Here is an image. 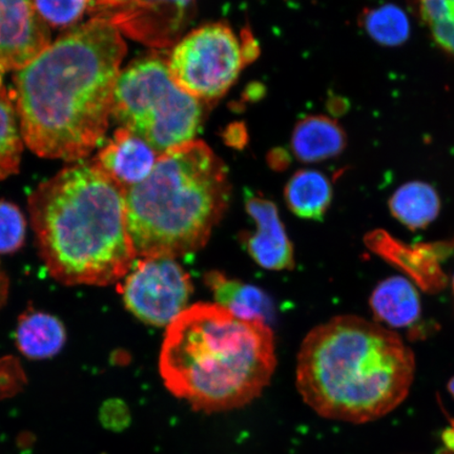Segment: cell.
Segmentation results:
<instances>
[{
	"label": "cell",
	"mask_w": 454,
	"mask_h": 454,
	"mask_svg": "<svg viewBox=\"0 0 454 454\" xmlns=\"http://www.w3.org/2000/svg\"><path fill=\"white\" fill-rule=\"evenodd\" d=\"M126 52L121 31L93 17L17 70L12 96L28 149L67 161L98 149Z\"/></svg>",
	"instance_id": "obj_1"
},
{
	"label": "cell",
	"mask_w": 454,
	"mask_h": 454,
	"mask_svg": "<svg viewBox=\"0 0 454 454\" xmlns=\"http://www.w3.org/2000/svg\"><path fill=\"white\" fill-rule=\"evenodd\" d=\"M416 357L399 334L344 315L315 327L298 355L297 388L319 416L365 424L387 416L411 393Z\"/></svg>",
	"instance_id": "obj_2"
},
{
	"label": "cell",
	"mask_w": 454,
	"mask_h": 454,
	"mask_svg": "<svg viewBox=\"0 0 454 454\" xmlns=\"http://www.w3.org/2000/svg\"><path fill=\"white\" fill-rule=\"evenodd\" d=\"M126 192L94 163L62 169L32 192L33 230L54 279L106 286L133 269Z\"/></svg>",
	"instance_id": "obj_3"
},
{
	"label": "cell",
	"mask_w": 454,
	"mask_h": 454,
	"mask_svg": "<svg viewBox=\"0 0 454 454\" xmlns=\"http://www.w3.org/2000/svg\"><path fill=\"white\" fill-rule=\"evenodd\" d=\"M277 364L270 325L242 320L218 304L191 306L168 327L159 371L169 393L207 413L249 404Z\"/></svg>",
	"instance_id": "obj_4"
},
{
	"label": "cell",
	"mask_w": 454,
	"mask_h": 454,
	"mask_svg": "<svg viewBox=\"0 0 454 454\" xmlns=\"http://www.w3.org/2000/svg\"><path fill=\"white\" fill-rule=\"evenodd\" d=\"M230 199L227 168L206 144L192 140L163 153L149 177L126 192L136 254L176 259L199 251Z\"/></svg>",
	"instance_id": "obj_5"
},
{
	"label": "cell",
	"mask_w": 454,
	"mask_h": 454,
	"mask_svg": "<svg viewBox=\"0 0 454 454\" xmlns=\"http://www.w3.org/2000/svg\"><path fill=\"white\" fill-rule=\"evenodd\" d=\"M112 115L163 154L195 137L202 106L175 83L166 62L149 56L119 74Z\"/></svg>",
	"instance_id": "obj_6"
},
{
	"label": "cell",
	"mask_w": 454,
	"mask_h": 454,
	"mask_svg": "<svg viewBox=\"0 0 454 454\" xmlns=\"http://www.w3.org/2000/svg\"><path fill=\"white\" fill-rule=\"evenodd\" d=\"M251 33L238 36L223 24L204 26L187 34L169 55L173 81L197 99L214 100L229 90L258 54Z\"/></svg>",
	"instance_id": "obj_7"
},
{
	"label": "cell",
	"mask_w": 454,
	"mask_h": 454,
	"mask_svg": "<svg viewBox=\"0 0 454 454\" xmlns=\"http://www.w3.org/2000/svg\"><path fill=\"white\" fill-rule=\"evenodd\" d=\"M123 302L146 325L167 326L186 309L192 294L191 278L170 258H142L118 287Z\"/></svg>",
	"instance_id": "obj_8"
},
{
	"label": "cell",
	"mask_w": 454,
	"mask_h": 454,
	"mask_svg": "<svg viewBox=\"0 0 454 454\" xmlns=\"http://www.w3.org/2000/svg\"><path fill=\"white\" fill-rule=\"evenodd\" d=\"M32 0H0V65L20 70L50 44Z\"/></svg>",
	"instance_id": "obj_9"
},
{
	"label": "cell",
	"mask_w": 454,
	"mask_h": 454,
	"mask_svg": "<svg viewBox=\"0 0 454 454\" xmlns=\"http://www.w3.org/2000/svg\"><path fill=\"white\" fill-rule=\"evenodd\" d=\"M246 207L257 226L253 234L244 237V246L254 262L268 270H293V244L276 204L254 192H247Z\"/></svg>",
	"instance_id": "obj_10"
},
{
	"label": "cell",
	"mask_w": 454,
	"mask_h": 454,
	"mask_svg": "<svg viewBox=\"0 0 454 454\" xmlns=\"http://www.w3.org/2000/svg\"><path fill=\"white\" fill-rule=\"evenodd\" d=\"M157 155L145 139L122 127L101 147L94 164L127 191L149 177Z\"/></svg>",
	"instance_id": "obj_11"
},
{
	"label": "cell",
	"mask_w": 454,
	"mask_h": 454,
	"mask_svg": "<svg viewBox=\"0 0 454 454\" xmlns=\"http://www.w3.org/2000/svg\"><path fill=\"white\" fill-rule=\"evenodd\" d=\"M367 243L374 252L410 274L426 291H440L444 286L446 278L440 266L444 251L441 244L407 247L381 231L372 232Z\"/></svg>",
	"instance_id": "obj_12"
},
{
	"label": "cell",
	"mask_w": 454,
	"mask_h": 454,
	"mask_svg": "<svg viewBox=\"0 0 454 454\" xmlns=\"http://www.w3.org/2000/svg\"><path fill=\"white\" fill-rule=\"evenodd\" d=\"M206 284L214 294L218 305L237 317L247 321L262 322L268 325L274 320V303L262 289L231 279L219 271L207 272Z\"/></svg>",
	"instance_id": "obj_13"
},
{
	"label": "cell",
	"mask_w": 454,
	"mask_h": 454,
	"mask_svg": "<svg viewBox=\"0 0 454 454\" xmlns=\"http://www.w3.org/2000/svg\"><path fill=\"white\" fill-rule=\"evenodd\" d=\"M348 140L342 127L327 116H309L297 123L292 137V150L298 160L316 163L337 157Z\"/></svg>",
	"instance_id": "obj_14"
},
{
	"label": "cell",
	"mask_w": 454,
	"mask_h": 454,
	"mask_svg": "<svg viewBox=\"0 0 454 454\" xmlns=\"http://www.w3.org/2000/svg\"><path fill=\"white\" fill-rule=\"evenodd\" d=\"M371 308L380 322L393 328L410 327L421 316L417 288L404 277H390L374 288Z\"/></svg>",
	"instance_id": "obj_15"
},
{
	"label": "cell",
	"mask_w": 454,
	"mask_h": 454,
	"mask_svg": "<svg viewBox=\"0 0 454 454\" xmlns=\"http://www.w3.org/2000/svg\"><path fill=\"white\" fill-rule=\"evenodd\" d=\"M66 339L64 325L52 315L30 311L20 317L16 329L17 346L30 359H48L59 354Z\"/></svg>",
	"instance_id": "obj_16"
},
{
	"label": "cell",
	"mask_w": 454,
	"mask_h": 454,
	"mask_svg": "<svg viewBox=\"0 0 454 454\" xmlns=\"http://www.w3.org/2000/svg\"><path fill=\"white\" fill-rule=\"evenodd\" d=\"M286 201L298 217L321 220L333 200V186L326 176L316 169H301L289 179Z\"/></svg>",
	"instance_id": "obj_17"
},
{
	"label": "cell",
	"mask_w": 454,
	"mask_h": 454,
	"mask_svg": "<svg viewBox=\"0 0 454 454\" xmlns=\"http://www.w3.org/2000/svg\"><path fill=\"white\" fill-rule=\"evenodd\" d=\"M388 206L397 221L417 231L425 229L438 218L441 199L434 186L423 181H411L394 192Z\"/></svg>",
	"instance_id": "obj_18"
},
{
	"label": "cell",
	"mask_w": 454,
	"mask_h": 454,
	"mask_svg": "<svg viewBox=\"0 0 454 454\" xmlns=\"http://www.w3.org/2000/svg\"><path fill=\"white\" fill-rule=\"evenodd\" d=\"M361 25L372 41L385 47H399L411 36V22L404 10L395 4L367 9L361 15Z\"/></svg>",
	"instance_id": "obj_19"
},
{
	"label": "cell",
	"mask_w": 454,
	"mask_h": 454,
	"mask_svg": "<svg viewBox=\"0 0 454 454\" xmlns=\"http://www.w3.org/2000/svg\"><path fill=\"white\" fill-rule=\"evenodd\" d=\"M12 94L0 92V180L19 172L22 135Z\"/></svg>",
	"instance_id": "obj_20"
},
{
	"label": "cell",
	"mask_w": 454,
	"mask_h": 454,
	"mask_svg": "<svg viewBox=\"0 0 454 454\" xmlns=\"http://www.w3.org/2000/svg\"><path fill=\"white\" fill-rule=\"evenodd\" d=\"M434 43L454 57V0H412Z\"/></svg>",
	"instance_id": "obj_21"
},
{
	"label": "cell",
	"mask_w": 454,
	"mask_h": 454,
	"mask_svg": "<svg viewBox=\"0 0 454 454\" xmlns=\"http://www.w3.org/2000/svg\"><path fill=\"white\" fill-rule=\"evenodd\" d=\"M32 4L45 26L59 30L77 25L92 8V0H32Z\"/></svg>",
	"instance_id": "obj_22"
},
{
	"label": "cell",
	"mask_w": 454,
	"mask_h": 454,
	"mask_svg": "<svg viewBox=\"0 0 454 454\" xmlns=\"http://www.w3.org/2000/svg\"><path fill=\"white\" fill-rule=\"evenodd\" d=\"M27 223L15 204L0 200V254H12L24 246Z\"/></svg>",
	"instance_id": "obj_23"
},
{
	"label": "cell",
	"mask_w": 454,
	"mask_h": 454,
	"mask_svg": "<svg viewBox=\"0 0 454 454\" xmlns=\"http://www.w3.org/2000/svg\"><path fill=\"white\" fill-rule=\"evenodd\" d=\"M9 294V280L7 275L0 268V309L7 302Z\"/></svg>",
	"instance_id": "obj_24"
},
{
	"label": "cell",
	"mask_w": 454,
	"mask_h": 454,
	"mask_svg": "<svg viewBox=\"0 0 454 454\" xmlns=\"http://www.w3.org/2000/svg\"><path fill=\"white\" fill-rule=\"evenodd\" d=\"M5 72H7V70H5L4 67L2 65H0V92H7L4 85V78Z\"/></svg>",
	"instance_id": "obj_25"
},
{
	"label": "cell",
	"mask_w": 454,
	"mask_h": 454,
	"mask_svg": "<svg viewBox=\"0 0 454 454\" xmlns=\"http://www.w3.org/2000/svg\"><path fill=\"white\" fill-rule=\"evenodd\" d=\"M448 390H450L451 395L454 396V378H452L450 383H448Z\"/></svg>",
	"instance_id": "obj_26"
},
{
	"label": "cell",
	"mask_w": 454,
	"mask_h": 454,
	"mask_svg": "<svg viewBox=\"0 0 454 454\" xmlns=\"http://www.w3.org/2000/svg\"><path fill=\"white\" fill-rule=\"evenodd\" d=\"M452 287H453V292H454V277H453V281H452Z\"/></svg>",
	"instance_id": "obj_27"
}]
</instances>
